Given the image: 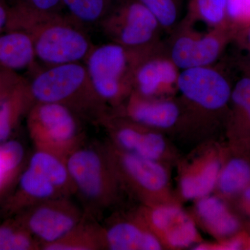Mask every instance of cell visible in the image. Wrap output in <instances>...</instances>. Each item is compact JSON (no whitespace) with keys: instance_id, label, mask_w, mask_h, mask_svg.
<instances>
[{"instance_id":"1","label":"cell","mask_w":250,"mask_h":250,"mask_svg":"<svg viewBox=\"0 0 250 250\" xmlns=\"http://www.w3.org/2000/svg\"><path fill=\"white\" fill-rule=\"evenodd\" d=\"M83 26L67 14H37L12 1L6 30L27 33L36 59L52 66L84 62L94 45Z\"/></svg>"},{"instance_id":"2","label":"cell","mask_w":250,"mask_h":250,"mask_svg":"<svg viewBox=\"0 0 250 250\" xmlns=\"http://www.w3.org/2000/svg\"><path fill=\"white\" fill-rule=\"evenodd\" d=\"M28 85L34 103L59 104L83 121L103 125L111 115L94 89L83 62L46 66L36 72Z\"/></svg>"},{"instance_id":"3","label":"cell","mask_w":250,"mask_h":250,"mask_svg":"<svg viewBox=\"0 0 250 250\" xmlns=\"http://www.w3.org/2000/svg\"><path fill=\"white\" fill-rule=\"evenodd\" d=\"M66 163L75 195L85 213L95 217L114 200L120 182L106 149L84 143L67 156Z\"/></svg>"},{"instance_id":"4","label":"cell","mask_w":250,"mask_h":250,"mask_svg":"<svg viewBox=\"0 0 250 250\" xmlns=\"http://www.w3.org/2000/svg\"><path fill=\"white\" fill-rule=\"evenodd\" d=\"M147 52L131 50L110 41L94 45L87 56L83 63L94 89L103 103L111 108V113L132 92L135 67Z\"/></svg>"},{"instance_id":"5","label":"cell","mask_w":250,"mask_h":250,"mask_svg":"<svg viewBox=\"0 0 250 250\" xmlns=\"http://www.w3.org/2000/svg\"><path fill=\"white\" fill-rule=\"evenodd\" d=\"M27 115L28 131L35 149L66 159L84 143L83 121L66 106L36 103Z\"/></svg>"},{"instance_id":"6","label":"cell","mask_w":250,"mask_h":250,"mask_svg":"<svg viewBox=\"0 0 250 250\" xmlns=\"http://www.w3.org/2000/svg\"><path fill=\"white\" fill-rule=\"evenodd\" d=\"M99 24L111 42L136 52H149L163 42L160 24L139 0H116Z\"/></svg>"},{"instance_id":"7","label":"cell","mask_w":250,"mask_h":250,"mask_svg":"<svg viewBox=\"0 0 250 250\" xmlns=\"http://www.w3.org/2000/svg\"><path fill=\"white\" fill-rule=\"evenodd\" d=\"M195 25L184 17L164 41L166 53L181 71L215 65L228 41V26L202 32Z\"/></svg>"},{"instance_id":"8","label":"cell","mask_w":250,"mask_h":250,"mask_svg":"<svg viewBox=\"0 0 250 250\" xmlns=\"http://www.w3.org/2000/svg\"><path fill=\"white\" fill-rule=\"evenodd\" d=\"M178 93L188 118L213 117L227 106L231 98L228 79L216 64L182 70Z\"/></svg>"},{"instance_id":"9","label":"cell","mask_w":250,"mask_h":250,"mask_svg":"<svg viewBox=\"0 0 250 250\" xmlns=\"http://www.w3.org/2000/svg\"><path fill=\"white\" fill-rule=\"evenodd\" d=\"M59 197L24 210L18 221L40 243L46 245L61 239L84 218L85 213L72 200Z\"/></svg>"},{"instance_id":"10","label":"cell","mask_w":250,"mask_h":250,"mask_svg":"<svg viewBox=\"0 0 250 250\" xmlns=\"http://www.w3.org/2000/svg\"><path fill=\"white\" fill-rule=\"evenodd\" d=\"M181 70L162 44L143 54L136 64L132 92L146 98H166L178 93Z\"/></svg>"},{"instance_id":"11","label":"cell","mask_w":250,"mask_h":250,"mask_svg":"<svg viewBox=\"0 0 250 250\" xmlns=\"http://www.w3.org/2000/svg\"><path fill=\"white\" fill-rule=\"evenodd\" d=\"M111 115L123 117L149 129H170L185 120L180 100L174 96L146 98L134 92Z\"/></svg>"},{"instance_id":"12","label":"cell","mask_w":250,"mask_h":250,"mask_svg":"<svg viewBox=\"0 0 250 250\" xmlns=\"http://www.w3.org/2000/svg\"><path fill=\"white\" fill-rule=\"evenodd\" d=\"M120 182L138 193L163 190L168 182L167 171L157 161L123 150L116 146L105 147Z\"/></svg>"},{"instance_id":"13","label":"cell","mask_w":250,"mask_h":250,"mask_svg":"<svg viewBox=\"0 0 250 250\" xmlns=\"http://www.w3.org/2000/svg\"><path fill=\"white\" fill-rule=\"evenodd\" d=\"M103 125L109 129L116 147L123 150L155 161L165 152V140L149 128L114 115L108 117Z\"/></svg>"},{"instance_id":"14","label":"cell","mask_w":250,"mask_h":250,"mask_svg":"<svg viewBox=\"0 0 250 250\" xmlns=\"http://www.w3.org/2000/svg\"><path fill=\"white\" fill-rule=\"evenodd\" d=\"M149 221L171 247L187 248L196 241L195 223L178 207L161 206L154 208L149 214Z\"/></svg>"},{"instance_id":"15","label":"cell","mask_w":250,"mask_h":250,"mask_svg":"<svg viewBox=\"0 0 250 250\" xmlns=\"http://www.w3.org/2000/svg\"><path fill=\"white\" fill-rule=\"evenodd\" d=\"M105 249L158 250L162 248L157 237L141 220H122L103 228Z\"/></svg>"},{"instance_id":"16","label":"cell","mask_w":250,"mask_h":250,"mask_svg":"<svg viewBox=\"0 0 250 250\" xmlns=\"http://www.w3.org/2000/svg\"><path fill=\"white\" fill-rule=\"evenodd\" d=\"M34 45L27 33L16 29L0 33V68L17 72L36 68Z\"/></svg>"},{"instance_id":"17","label":"cell","mask_w":250,"mask_h":250,"mask_svg":"<svg viewBox=\"0 0 250 250\" xmlns=\"http://www.w3.org/2000/svg\"><path fill=\"white\" fill-rule=\"evenodd\" d=\"M59 197L65 196L43 174L27 166L20 176L18 191L13 197L11 207L24 210Z\"/></svg>"},{"instance_id":"18","label":"cell","mask_w":250,"mask_h":250,"mask_svg":"<svg viewBox=\"0 0 250 250\" xmlns=\"http://www.w3.org/2000/svg\"><path fill=\"white\" fill-rule=\"evenodd\" d=\"M105 249L103 228L88 213L70 232L42 250H99Z\"/></svg>"},{"instance_id":"19","label":"cell","mask_w":250,"mask_h":250,"mask_svg":"<svg viewBox=\"0 0 250 250\" xmlns=\"http://www.w3.org/2000/svg\"><path fill=\"white\" fill-rule=\"evenodd\" d=\"M27 166L43 174L64 196L75 195L66 159L52 153L35 149Z\"/></svg>"},{"instance_id":"20","label":"cell","mask_w":250,"mask_h":250,"mask_svg":"<svg viewBox=\"0 0 250 250\" xmlns=\"http://www.w3.org/2000/svg\"><path fill=\"white\" fill-rule=\"evenodd\" d=\"M34 104L27 80L0 101V143L9 140L20 118L27 114Z\"/></svg>"},{"instance_id":"21","label":"cell","mask_w":250,"mask_h":250,"mask_svg":"<svg viewBox=\"0 0 250 250\" xmlns=\"http://www.w3.org/2000/svg\"><path fill=\"white\" fill-rule=\"evenodd\" d=\"M196 210L207 228L218 236H230L239 227L238 220L218 197L207 195L199 199Z\"/></svg>"},{"instance_id":"22","label":"cell","mask_w":250,"mask_h":250,"mask_svg":"<svg viewBox=\"0 0 250 250\" xmlns=\"http://www.w3.org/2000/svg\"><path fill=\"white\" fill-rule=\"evenodd\" d=\"M220 170V162L210 160L200 170L184 176L181 181V191L183 196L188 200H199L209 195L218 184Z\"/></svg>"},{"instance_id":"23","label":"cell","mask_w":250,"mask_h":250,"mask_svg":"<svg viewBox=\"0 0 250 250\" xmlns=\"http://www.w3.org/2000/svg\"><path fill=\"white\" fill-rule=\"evenodd\" d=\"M184 18L196 24L202 22L211 28L227 25V0H188Z\"/></svg>"},{"instance_id":"24","label":"cell","mask_w":250,"mask_h":250,"mask_svg":"<svg viewBox=\"0 0 250 250\" xmlns=\"http://www.w3.org/2000/svg\"><path fill=\"white\" fill-rule=\"evenodd\" d=\"M116 0H62L63 9L82 25L99 24Z\"/></svg>"},{"instance_id":"25","label":"cell","mask_w":250,"mask_h":250,"mask_svg":"<svg viewBox=\"0 0 250 250\" xmlns=\"http://www.w3.org/2000/svg\"><path fill=\"white\" fill-rule=\"evenodd\" d=\"M24 147L17 141L0 143V195L18 174L24 161Z\"/></svg>"},{"instance_id":"26","label":"cell","mask_w":250,"mask_h":250,"mask_svg":"<svg viewBox=\"0 0 250 250\" xmlns=\"http://www.w3.org/2000/svg\"><path fill=\"white\" fill-rule=\"evenodd\" d=\"M250 184V166L242 159H233L220 170L217 185L223 193L233 195Z\"/></svg>"},{"instance_id":"27","label":"cell","mask_w":250,"mask_h":250,"mask_svg":"<svg viewBox=\"0 0 250 250\" xmlns=\"http://www.w3.org/2000/svg\"><path fill=\"white\" fill-rule=\"evenodd\" d=\"M139 1L155 17L166 34H170L182 19V0Z\"/></svg>"},{"instance_id":"28","label":"cell","mask_w":250,"mask_h":250,"mask_svg":"<svg viewBox=\"0 0 250 250\" xmlns=\"http://www.w3.org/2000/svg\"><path fill=\"white\" fill-rule=\"evenodd\" d=\"M0 250H41V245L18 220L0 226Z\"/></svg>"},{"instance_id":"29","label":"cell","mask_w":250,"mask_h":250,"mask_svg":"<svg viewBox=\"0 0 250 250\" xmlns=\"http://www.w3.org/2000/svg\"><path fill=\"white\" fill-rule=\"evenodd\" d=\"M250 24V0H227V25Z\"/></svg>"},{"instance_id":"30","label":"cell","mask_w":250,"mask_h":250,"mask_svg":"<svg viewBox=\"0 0 250 250\" xmlns=\"http://www.w3.org/2000/svg\"><path fill=\"white\" fill-rule=\"evenodd\" d=\"M235 106L242 110L250 121V77H243L231 89V98Z\"/></svg>"},{"instance_id":"31","label":"cell","mask_w":250,"mask_h":250,"mask_svg":"<svg viewBox=\"0 0 250 250\" xmlns=\"http://www.w3.org/2000/svg\"><path fill=\"white\" fill-rule=\"evenodd\" d=\"M33 12L40 14H57L62 13V0H13Z\"/></svg>"},{"instance_id":"32","label":"cell","mask_w":250,"mask_h":250,"mask_svg":"<svg viewBox=\"0 0 250 250\" xmlns=\"http://www.w3.org/2000/svg\"><path fill=\"white\" fill-rule=\"evenodd\" d=\"M25 80L17 72L0 68V101Z\"/></svg>"},{"instance_id":"33","label":"cell","mask_w":250,"mask_h":250,"mask_svg":"<svg viewBox=\"0 0 250 250\" xmlns=\"http://www.w3.org/2000/svg\"><path fill=\"white\" fill-rule=\"evenodd\" d=\"M11 4V0H0V33L4 32L7 28Z\"/></svg>"},{"instance_id":"34","label":"cell","mask_w":250,"mask_h":250,"mask_svg":"<svg viewBox=\"0 0 250 250\" xmlns=\"http://www.w3.org/2000/svg\"><path fill=\"white\" fill-rule=\"evenodd\" d=\"M243 242L239 238H232L225 243L222 246V249L228 250H236L241 249Z\"/></svg>"},{"instance_id":"35","label":"cell","mask_w":250,"mask_h":250,"mask_svg":"<svg viewBox=\"0 0 250 250\" xmlns=\"http://www.w3.org/2000/svg\"><path fill=\"white\" fill-rule=\"evenodd\" d=\"M244 198L247 203L250 205V186L245 189Z\"/></svg>"},{"instance_id":"36","label":"cell","mask_w":250,"mask_h":250,"mask_svg":"<svg viewBox=\"0 0 250 250\" xmlns=\"http://www.w3.org/2000/svg\"><path fill=\"white\" fill-rule=\"evenodd\" d=\"M248 45H249V47L250 48V27L249 30H248Z\"/></svg>"}]
</instances>
